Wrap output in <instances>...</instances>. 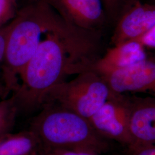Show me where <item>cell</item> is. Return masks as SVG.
Masks as SVG:
<instances>
[{
	"mask_svg": "<svg viewBox=\"0 0 155 155\" xmlns=\"http://www.w3.org/2000/svg\"><path fill=\"white\" fill-rule=\"evenodd\" d=\"M74 27L98 32L107 20L102 0H45Z\"/></svg>",
	"mask_w": 155,
	"mask_h": 155,
	"instance_id": "7",
	"label": "cell"
},
{
	"mask_svg": "<svg viewBox=\"0 0 155 155\" xmlns=\"http://www.w3.org/2000/svg\"><path fill=\"white\" fill-rule=\"evenodd\" d=\"M39 47L25 67L13 96L18 110L41 107L47 93L70 75L74 63L68 49L54 33L46 32Z\"/></svg>",
	"mask_w": 155,
	"mask_h": 155,
	"instance_id": "1",
	"label": "cell"
},
{
	"mask_svg": "<svg viewBox=\"0 0 155 155\" xmlns=\"http://www.w3.org/2000/svg\"><path fill=\"white\" fill-rule=\"evenodd\" d=\"M101 77L113 94L141 93L155 97V55Z\"/></svg>",
	"mask_w": 155,
	"mask_h": 155,
	"instance_id": "6",
	"label": "cell"
},
{
	"mask_svg": "<svg viewBox=\"0 0 155 155\" xmlns=\"http://www.w3.org/2000/svg\"><path fill=\"white\" fill-rule=\"evenodd\" d=\"M147 49L136 40H129L107 50L102 58H98L86 67L100 76L133 66L145 59ZM84 70V71H85Z\"/></svg>",
	"mask_w": 155,
	"mask_h": 155,
	"instance_id": "10",
	"label": "cell"
},
{
	"mask_svg": "<svg viewBox=\"0 0 155 155\" xmlns=\"http://www.w3.org/2000/svg\"><path fill=\"white\" fill-rule=\"evenodd\" d=\"M111 38L113 45L136 40L155 25V2H143L131 0L117 18Z\"/></svg>",
	"mask_w": 155,
	"mask_h": 155,
	"instance_id": "8",
	"label": "cell"
},
{
	"mask_svg": "<svg viewBox=\"0 0 155 155\" xmlns=\"http://www.w3.org/2000/svg\"><path fill=\"white\" fill-rule=\"evenodd\" d=\"M48 6L45 0L28 2L18 9L11 21L1 70L2 82L8 93L18 89L21 74L38 50L42 34L47 32Z\"/></svg>",
	"mask_w": 155,
	"mask_h": 155,
	"instance_id": "3",
	"label": "cell"
},
{
	"mask_svg": "<svg viewBox=\"0 0 155 155\" xmlns=\"http://www.w3.org/2000/svg\"><path fill=\"white\" fill-rule=\"evenodd\" d=\"M8 94L4 84L2 82H0V98L5 99Z\"/></svg>",
	"mask_w": 155,
	"mask_h": 155,
	"instance_id": "19",
	"label": "cell"
},
{
	"mask_svg": "<svg viewBox=\"0 0 155 155\" xmlns=\"http://www.w3.org/2000/svg\"><path fill=\"white\" fill-rule=\"evenodd\" d=\"M107 18L117 19L125 6L131 0H102Z\"/></svg>",
	"mask_w": 155,
	"mask_h": 155,
	"instance_id": "14",
	"label": "cell"
},
{
	"mask_svg": "<svg viewBox=\"0 0 155 155\" xmlns=\"http://www.w3.org/2000/svg\"><path fill=\"white\" fill-rule=\"evenodd\" d=\"M39 155H98L87 152L60 149H43Z\"/></svg>",
	"mask_w": 155,
	"mask_h": 155,
	"instance_id": "17",
	"label": "cell"
},
{
	"mask_svg": "<svg viewBox=\"0 0 155 155\" xmlns=\"http://www.w3.org/2000/svg\"><path fill=\"white\" fill-rule=\"evenodd\" d=\"M18 110L14 97L0 101V136L11 132L14 127Z\"/></svg>",
	"mask_w": 155,
	"mask_h": 155,
	"instance_id": "12",
	"label": "cell"
},
{
	"mask_svg": "<svg viewBox=\"0 0 155 155\" xmlns=\"http://www.w3.org/2000/svg\"><path fill=\"white\" fill-rule=\"evenodd\" d=\"M18 11L17 0H0V27L11 22Z\"/></svg>",
	"mask_w": 155,
	"mask_h": 155,
	"instance_id": "13",
	"label": "cell"
},
{
	"mask_svg": "<svg viewBox=\"0 0 155 155\" xmlns=\"http://www.w3.org/2000/svg\"><path fill=\"white\" fill-rule=\"evenodd\" d=\"M77 75L71 81H63L51 89L43 105L56 104L89 119L114 94L93 71L87 70Z\"/></svg>",
	"mask_w": 155,
	"mask_h": 155,
	"instance_id": "4",
	"label": "cell"
},
{
	"mask_svg": "<svg viewBox=\"0 0 155 155\" xmlns=\"http://www.w3.org/2000/svg\"><path fill=\"white\" fill-rule=\"evenodd\" d=\"M128 98L131 139L128 151L155 145V97L128 95Z\"/></svg>",
	"mask_w": 155,
	"mask_h": 155,
	"instance_id": "9",
	"label": "cell"
},
{
	"mask_svg": "<svg viewBox=\"0 0 155 155\" xmlns=\"http://www.w3.org/2000/svg\"><path fill=\"white\" fill-rule=\"evenodd\" d=\"M154 1V2H155V0H153Z\"/></svg>",
	"mask_w": 155,
	"mask_h": 155,
	"instance_id": "21",
	"label": "cell"
},
{
	"mask_svg": "<svg viewBox=\"0 0 155 155\" xmlns=\"http://www.w3.org/2000/svg\"><path fill=\"white\" fill-rule=\"evenodd\" d=\"M129 155H155V145L128 151Z\"/></svg>",
	"mask_w": 155,
	"mask_h": 155,
	"instance_id": "18",
	"label": "cell"
},
{
	"mask_svg": "<svg viewBox=\"0 0 155 155\" xmlns=\"http://www.w3.org/2000/svg\"><path fill=\"white\" fill-rule=\"evenodd\" d=\"M30 127L43 149L87 152L100 155L110 148L108 140L97 133L89 119L54 104H47Z\"/></svg>",
	"mask_w": 155,
	"mask_h": 155,
	"instance_id": "2",
	"label": "cell"
},
{
	"mask_svg": "<svg viewBox=\"0 0 155 155\" xmlns=\"http://www.w3.org/2000/svg\"><path fill=\"white\" fill-rule=\"evenodd\" d=\"M134 40L139 41L147 50H155V25L143 35Z\"/></svg>",
	"mask_w": 155,
	"mask_h": 155,
	"instance_id": "16",
	"label": "cell"
},
{
	"mask_svg": "<svg viewBox=\"0 0 155 155\" xmlns=\"http://www.w3.org/2000/svg\"><path fill=\"white\" fill-rule=\"evenodd\" d=\"M11 26V22L0 27V73L4 61L6 46L8 35Z\"/></svg>",
	"mask_w": 155,
	"mask_h": 155,
	"instance_id": "15",
	"label": "cell"
},
{
	"mask_svg": "<svg viewBox=\"0 0 155 155\" xmlns=\"http://www.w3.org/2000/svg\"><path fill=\"white\" fill-rule=\"evenodd\" d=\"M43 147L31 129L0 136V155H39Z\"/></svg>",
	"mask_w": 155,
	"mask_h": 155,
	"instance_id": "11",
	"label": "cell"
},
{
	"mask_svg": "<svg viewBox=\"0 0 155 155\" xmlns=\"http://www.w3.org/2000/svg\"><path fill=\"white\" fill-rule=\"evenodd\" d=\"M95 131L107 140L131 145L129 133V102L127 94H114L89 119Z\"/></svg>",
	"mask_w": 155,
	"mask_h": 155,
	"instance_id": "5",
	"label": "cell"
},
{
	"mask_svg": "<svg viewBox=\"0 0 155 155\" xmlns=\"http://www.w3.org/2000/svg\"><path fill=\"white\" fill-rule=\"evenodd\" d=\"M28 2H36L38 1L39 0H28Z\"/></svg>",
	"mask_w": 155,
	"mask_h": 155,
	"instance_id": "20",
	"label": "cell"
}]
</instances>
